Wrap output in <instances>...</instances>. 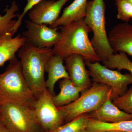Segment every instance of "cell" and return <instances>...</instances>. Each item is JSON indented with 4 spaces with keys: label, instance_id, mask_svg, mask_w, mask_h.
I'll list each match as a JSON object with an SVG mask.
<instances>
[{
    "label": "cell",
    "instance_id": "6da1fadb",
    "mask_svg": "<svg viewBox=\"0 0 132 132\" xmlns=\"http://www.w3.org/2000/svg\"><path fill=\"white\" fill-rule=\"evenodd\" d=\"M61 36L53 49L54 54L65 59L73 54L81 55L90 62L101 61L91 43L88 34L92 32L84 19L60 27Z\"/></svg>",
    "mask_w": 132,
    "mask_h": 132
},
{
    "label": "cell",
    "instance_id": "7a4b0ae2",
    "mask_svg": "<svg viewBox=\"0 0 132 132\" xmlns=\"http://www.w3.org/2000/svg\"><path fill=\"white\" fill-rule=\"evenodd\" d=\"M36 100L24 78L20 62L15 57L0 74V106L9 104L35 109Z\"/></svg>",
    "mask_w": 132,
    "mask_h": 132
},
{
    "label": "cell",
    "instance_id": "3957f363",
    "mask_svg": "<svg viewBox=\"0 0 132 132\" xmlns=\"http://www.w3.org/2000/svg\"><path fill=\"white\" fill-rule=\"evenodd\" d=\"M54 54L52 48H40L26 42L19 50L18 56L23 75L37 100L47 89L45 67Z\"/></svg>",
    "mask_w": 132,
    "mask_h": 132
},
{
    "label": "cell",
    "instance_id": "277c9868",
    "mask_svg": "<svg viewBox=\"0 0 132 132\" xmlns=\"http://www.w3.org/2000/svg\"><path fill=\"white\" fill-rule=\"evenodd\" d=\"M106 6L104 0L88 1L84 20L93 33L90 40L95 51L103 62L115 53L109 42L106 28Z\"/></svg>",
    "mask_w": 132,
    "mask_h": 132
},
{
    "label": "cell",
    "instance_id": "5b68a950",
    "mask_svg": "<svg viewBox=\"0 0 132 132\" xmlns=\"http://www.w3.org/2000/svg\"><path fill=\"white\" fill-rule=\"evenodd\" d=\"M111 92L109 86L93 82L75 101L58 108L64 121L67 123L80 116L97 110L106 100Z\"/></svg>",
    "mask_w": 132,
    "mask_h": 132
},
{
    "label": "cell",
    "instance_id": "8992f818",
    "mask_svg": "<svg viewBox=\"0 0 132 132\" xmlns=\"http://www.w3.org/2000/svg\"><path fill=\"white\" fill-rule=\"evenodd\" d=\"M0 122L9 132H40L35 109L12 104L0 106Z\"/></svg>",
    "mask_w": 132,
    "mask_h": 132
},
{
    "label": "cell",
    "instance_id": "52a82bcc",
    "mask_svg": "<svg viewBox=\"0 0 132 132\" xmlns=\"http://www.w3.org/2000/svg\"><path fill=\"white\" fill-rule=\"evenodd\" d=\"M89 75L93 82L108 85L111 87V99L122 95L132 84V75L130 73L123 74L118 71H114L101 65L99 62H90L85 60Z\"/></svg>",
    "mask_w": 132,
    "mask_h": 132
},
{
    "label": "cell",
    "instance_id": "ba28073f",
    "mask_svg": "<svg viewBox=\"0 0 132 132\" xmlns=\"http://www.w3.org/2000/svg\"><path fill=\"white\" fill-rule=\"evenodd\" d=\"M53 97L47 89L37 99L35 106L38 122L46 132L56 129L64 122L61 113L53 101Z\"/></svg>",
    "mask_w": 132,
    "mask_h": 132
},
{
    "label": "cell",
    "instance_id": "9c48e42d",
    "mask_svg": "<svg viewBox=\"0 0 132 132\" xmlns=\"http://www.w3.org/2000/svg\"><path fill=\"white\" fill-rule=\"evenodd\" d=\"M27 30L22 36L26 42L40 48H52L57 44L61 36L58 28H53L45 24H39L27 20L26 21Z\"/></svg>",
    "mask_w": 132,
    "mask_h": 132
},
{
    "label": "cell",
    "instance_id": "30bf717a",
    "mask_svg": "<svg viewBox=\"0 0 132 132\" xmlns=\"http://www.w3.org/2000/svg\"><path fill=\"white\" fill-rule=\"evenodd\" d=\"M69 0H42L29 11V20L39 24L52 25L59 19L61 11Z\"/></svg>",
    "mask_w": 132,
    "mask_h": 132
},
{
    "label": "cell",
    "instance_id": "8fae6325",
    "mask_svg": "<svg viewBox=\"0 0 132 132\" xmlns=\"http://www.w3.org/2000/svg\"><path fill=\"white\" fill-rule=\"evenodd\" d=\"M109 42L114 53L124 52L132 56V25L119 23L109 31Z\"/></svg>",
    "mask_w": 132,
    "mask_h": 132
},
{
    "label": "cell",
    "instance_id": "7c38bea8",
    "mask_svg": "<svg viewBox=\"0 0 132 132\" xmlns=\"http://www.w3.org/2000/svg\"><path fill=\"white\" fill-rule=\"evenodd\" d=\"M64 60L70 80L75 86L86 89L92 86L93 83L83 57L80 55L73 54L66 57Z\"/></svg>",
    "mask_w": 132,
    "mask_h": 132
},
{
    "label": "cell",
    "instance_id": "4fadbf2b",
    "mask_svg": "<svg viewBox=\"0 0 132 132\" xmlns=\"http://www.w3.org/2000/svg\"><path fill=\"white\" fill-rule=\"evenodd\" d=\"M89 118L102 122L116 123L132 120V115L121 111L113 103L111 94L98 109L87 114Z\"/></svg>",
    "mask_w": 132,
    "mask_h": 132
},
{
    "label": "cell",
    "instance_id": "5bb4252c",
    "mask_svg": "<svg viewBox=\"0 0 132 132\" xmlns=\"http://www.w3.org/2000/svg\"><path fill=\"white\" fill-rule=\"evenodd\" d=\"M64 58L60 55L54 54L48 59L46 64L45 71L48 76L46 81L47 89L52 95H55V85L61 79H70L68 72L64 65Z\"/></svg>",
    "mask_w": 132,
    "mask_h": 132
},
{
    "label": "cell",
    "instance_id": "9a60e30c",
    "mask_svg": "<svg viewBox=\"0 0 132 132\" xmlns=\"http://www.w3.org/2000/svg\"><path fill=\"white\" fill-rule=\"evenodd\" d=\"M14 35L8 32L0 36V67L16 57V52L26 42L22 36L18 35L13 37Z\"/></svg>",
    "mask_w": 132,
    "mask_h": 132
},
{
    "label": "cell",
    "instance_id": "2e32d148",
    "mask_svg": "<svg viewBox=\"0 0 132 132\" xmlns=\"http://www.w3.org/2000/svg\"><path fill=\"white\" fill-rule=\"evenodd\" d=\"M87 0H74L63 11L61 16L49 27L53 28L65 26L73 22L84 19L86 16Z\"/></svg>",
    "mask_w": 132,
    "mask_h": 132
},
{
    "label": "cell",
    "instance_id": "e0dca14e",
    "mask_svg": "<svg viewBox=\"0 0 132 132\" xmlns=\"http://www.w3.org/2000/svg\"><path fill=\"white\" fill-rule=\"evenodd\" d=\"M60 93L53 97V100L57 108L71 104L80 97V93L87 90L75 86L70 79H62L59 82Z\"/></svg>",
    "mask_w": 132,
    "mask_h": 132
},
{
    "label": "cell",
    "instance_id": "ac0fdd59",
    "mask_svg": "<svg viewBox=\"0 0 132 132\" xmlns=\"http://www.w3.org/2000/svg\"><path fill=\"white\" fill-rule=\"evenodd\" d=\"M86 130L89 132H102L108 131L132 132V120L111 123L101 122L90 118Z\"/></svg>",
    "mask_w": 132,
    "mask_h": 132
},
{
    "label": "cell",
    "instance_id": "d6986e66",
    "mask_svg": "<svg viewBox=\"0 0 132 132\" xmlns=\"http://www.w3.org/2000/svg\"><path fill=\"white\" fill-rule=\"evenodd\" d=\"M19 10L16 2L13 1L11 6L5 9V13L3 15H0V36L6 33L12 32L15 34L13 28L16 24V20H13L19 15L16 12Z\"/></svg>",
    "mask_w": 132,
    "mask_h": 132
},
{
    "label": "cell",
    "instance_id": "ffe728a7",
    "mask_svg": "<svg viewBox=\"0 0 132 132\" xmlns=\"http://www.w3.org/2000/svg\"><path fill=\"white\" fill-rule=\"evenodd\" d=\"M103 64L105 67L110 69H117L118 71L123 69L127 70L132 75V62L124 52L114 53L106 61L103 62Z\"/></svg>",
    "mask_w": 132,
    "mask_h": 132
},
{
    "label": "cell",
    "instance_id": "44dd1931",
    "mask_svg": "<svg viewBox=\"0 0 132 132\" xmlns=\"http://www.w3.org/2000/svg\"><path fill=\"white\" fill-rule=\"evenodd\" d=\"M89 118L87 114H83L53 131L47 132H81L86 129Z\"/></svg>",
    "mask_w": 132,
    "mask_h": 132
},
{
    "label": "cell",
    "instance_id": "7402d4cb",
    "mask_svg": "<svg viewBox=\"0 0 132 132\" xmlns=\"http://www.w3.org/2000/svg\"><path fill=\"white\" fill-rule=\"evenodd\" d=\"M112 102L121 111L132 115V86Z\"/></svg>",
    "mask_w": 132,
    "mask_h": 132
},
{
    "label": "cell",
    "instance_id": "603a6c76",
    "mask_svg": "<svg viewBox=\"0 0 132 132\" xmlns=\"http://www.w3.org/2000/svg\"><path fill=\"white\" fill-rule=\"evenodd\" d=\"M117 9V18L122 21L127 22L132 17V5L125 0L115 1Z\"/></svg>",
    "mask_w": 132,
    "mask_h": 132
},
{
    "label": "cell",
    "instance_id": "cb8c5ba5",
    "mask_svg": "<svg viewBox=\"0 0 132 132\" xmlns=\"http://www.w3.org/2000/svg\"><path fill=\"white\" fill-rule=\"evenodd\" d=\"M41 1L42 0H27V2L23 10V12L20 15H19L18 20H16L15 26L17 28H19L21 25L22 19L24 18V16L29 11H30L36 5Z\"/></svg>",
    "mask_w": 132,
    "mask_h": 132
},
{
    "label": "cell",
    "instance_id": "d4e9b609",
    "mask_svg": "<svg viewBox=\"0 0 132 132\" xmlns=\"http://www.w3.org/2000/svg\"><path fill=\"white\" fill-rule=\"evenodd\" d=\"M0 132H9L0 122Z\"/></svg>",
    "mask_w": 132,
    "mask_h": 132
},
{
    "label": "cell",
    "instance_id": "484cf974",
    "mask_svg": "<svg viewBox=\"0 0 132 132\" xmlns=\"http://www.w3.org/2000/svg\"><path fill=\"white\" fill-rule=\"evenodd\" d=\"M102 132H121L120 131H104Z\"/></svg>",
    "mask_w": 132,
    "mask_h": 132
},
{
    "label": "cell",
    "instance_id": "4316f807",
    "mask_svg": "<svg viewBox=\"0 0 132 132\" xmlns=\"http://www.w3.org/2000/svg\"><path fill=\"white\" fill-rule=\"evenodd\" d=\"M113 1H118V0H113ZM125 1H127L130 2V3L132 5V0H125Z\"/></svg>",
    "mask_w": 132,
    "mask_h": 132
},
{
    "label": "cell",
    "instance_id": "83f0119b",
    "mask_svg": "<svg viewBox=\"0 0 132 132\" xmlns=\"http://www.w3.org/2000/svg\"><path fill=\"white\" fill-rule=\"evenodd\" d=\"M89 132L86 129V130H84V131H82V132Z\"/></svg>",
    "mask_w": 132,
    "mask_h": 132
}]
</instances>
